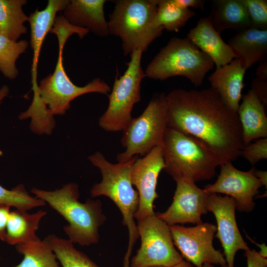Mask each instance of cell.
<instances>
[{
    "instance_id": "25",
    "label": "cell",
    "mask_w": 267,
    "mask_h": 267,
    "mask_svg": "<svg viewBox=\"0 0 267 267\" xmlns=\"http://www.w3.org/2000/svg\"><path fill=\"white\" fill-rule=\"evenodd\" d=\"M15 248L18 253L23 255V259L14 267H61L45 238L16 245Z\"/></svg>"
},
{
    "instance_id": "30",
    "label": "cell",
    "mask_w": 267,
    "mask_h": 267,
    "mask_svg": "<svg viewBox=\"0 0 267 267\" xmlns=\"http://www.w3.org/2000/svg\"><path fill=\"white\" fill-rule=\"evenodd\" d=\"M248 16L250 27L267 30V0H242Z\"/></svg>"
},
{
    "instance_id": "36",
    "label": "cell",
    "mask_w": 267,
    "mask_h": 267,
    "mask_svg": "<svg viewBox=\"0 0 267 267\" xmlns=\"http://www.w3.org/2000/svg\"><path fill=\"white\" fill-rule=\"evenodd\" d=\"M177 6L183 9L189 7L204 9L205 0H172Z\"/></svg>"
},
{
    "instance_id": "2",
    "label": "cell",
    "mask_w": 267,
    "mask_h": 267,
    "mask_svg": "<svg viewBox=\"0 0 267 267\" xmlns=\"http://www.w3.org/2000/svg\"><path fill=\"white\" fill-rule=\"evenodd\" d=\"M31 192L68 222L63 229L73 243L84 246L98 242L99 228L106 220L100 200L89 198L85 203L80 202L78 185L73 182L54 191L34 187Z\"/></svg>"
},
{
    "instance_id": "13",
    "label": "cell",
    "mask_w": 267,
    "mask_h": 267,
    "mask_svg": "<svg viewBox=\"0 0 267 267\" xmlns=\"http://www.w3.org/2000/svg\"><path fill=\"white\" fill-rule=\"evenodd\" d=\"M164 167L162 146L154 147L143 157H138L133 164L131 181L139 196L138 207L134 216L137 221L155 213L153 203L159 197L156 191L158 178Z\"/></svg>"
},
{
    "instance_id": "21",
    "label": "cell",
    "mask_w": 267,
    "mask_h": 267,
    "mask_svg": "<svg viewBox=\"0 0 267 267\" xmlns=\"http://www.w3.org/2000/svg\"><path fill=\"white\" fill-rule=\"evenodd\" d=\"M242 97L237 113L244 143L267 137V117L264 104L251 89Z\"/></svg>"
},
{
    "instance_id": "5",
    "label": "cell",
    "mask_w": 267,
    "mask_h": 267,
    "mask_svg": "<svg viewBox=\"0 0 267 267\" xmlns=\"http://www.w3.org/2000/svg\"><path fill=\"white\" fill-rule=\"evenodd\" d=\"M108 15L109 35L118 37L125 56L140 49L146 51L164 30L155 24L157 0H116Z\"/></svg>"
},
{
    "instance_id": "15",
    "label": "cell",
    "mask_w": 267,
    "mask_h": 267,
    "mask_svg": "<svg viewBox=\"0 0 267 267\" xmlns=\"http://www.w3.org/2000/svg\"><path fill=\"white\" fill-rule=\"evenodd\" d=\"M176 183L172 203L166 211L155 213L156 216L169 226L203 223L201 217L208 212L206 205L210 194L193 182L178 180Z\"/></svg>"
},
{
    "instance_id": "31",
    "label": "cell",
    "mask_w": 267,
    "mask_h": 267,
    "mask_svg": "<svg viewBox=\"0 0 267 267\" xmlns=\"http://www.w3.org/2000/svg\"><path fill=\"white\" fill-rule=\"evenodd\" d=\"M240 156L254 165L262 159L267 158V137L258 139L252 143L245 144Z\"/></svg>"
},
{
    "instance_id": "34",
    "label": "cell",
    "mask_w": 267,
    "mask_h": 267,
    "mask_svg": "<svg viewBox=\"0 0 267 267\" xmlns=\"http://www.w3.org/2000/svg\"><path fill=\"white\" fill-rule=\"evenodd\" d=\"M251 89L264 104L267 105V80L255 78L252 82Z\"/></svg>"
},
{
    "instance_id": "38",
    "label": "cell",
    "mask_w": 267,
    "mask_h": 267,
    "mask_svg": "<svg viewBox=\"0 0 267 267\" xmlns=\"http://www.w3.org/2000/svg\"><path fill=\"white\" fill-rule=\"evenodd\" d=\"M253 173L255 177L258 178L262 182L263 185L266 186L267 189V171H263L259 170H257L254 167Z\"/></svg>"
},
{
    "instance_id": "26",
    "label": "cell",
    "mask_w": 267,
    "mask_h": 267,
    "mask_svg": "<svg viewBox=\"0 0 267 267\" xmlns=\"http://www.w3.org/2000/svg\"><path fill=\"white\" fill-rule=\"evenodd\" d=\"M61 267H100L87 255L77 250L69 239L52 234L45 237Z\"/></svg>"
},
{
    "instance_id": "29",
    "label": "cell",
    "mask_w": 267,
    "mask_h": 267,
    "mask_svg": "<svg viewBox=\"0 0 267 267\" xmlns=\"http://www.w3.org/2000/svg\"><path fill=\"white\" fill-rule=\"evenodd\" d=\"M45 204L42 199L30 195L23 184H19L11 190L0 184V205H6L15 209L27 211L44 206Z\"/></svg>"
},
{
    "instance_id": "33",
    "label": "cell",
    "mask_w": 267,
    "mask_h": 267,
    "mask_svg": "<svg viewBox=\"0 0 267 267\" xmlns=\"http://www.w3.org/2000/svg\"><path fill=\"white\" fill-rule=\"evenodd\" d=\"M247 267H267V259L263 257L255 249L246 251Z\"/></svg>"
},
{
    "instance_id": "41",
    "label": "cell",
    "mask_w": 267,
    "mask_h": 267,
    "mask_svg": "<svg viewBox=\"0 0 267 267\" xmlns=\"http://www.w3.org/2000/svg\"><path fill=\"white\" fill-rule=\"evenodd\" d=\"M202 267H215L213 265L209 264H205L202 266ZM221 267H227V265L221 266Z\"/></svg>"
},
{
    "instance_id": "28",
    "label": "cell",
    "mask_w": 267,
    "mask_h": 267,
    "mask_svg": "<svg viewBox=\"0 0 267 267\" xmlns=\"http://www.w3.org/2000/svg\"><path fill=\"white\" fill-rule=\"evenodd\" d=\"M28 45L26 40L14 42L0 34V72L5 78L13 80L18 75L16 62Z\"/></svg>"
},
{
    "instance_id": "16",
    "label": "cell",
    "mask_w": 267,
    "mask_h": 267,
    "mask_svg": "<svg viewBox=\"0 0 267 267\" xmlns=\"http://www.w3.org/2000/svg\"><path fill=\"white\" fill-rule=\"evenodd\" d=\"M105 0H70L62 16L72 25L84 29L96 36L109 35L104 5Z\"/></svg>"
},
{
    "instance_id": "37",
    "label": "cell",
    "mask_w": 267,
    "mask_h": 267,
    "mask_svg": "<svg viewBox=\"0 0 267 267\" xmlns=\"http://www.w3.org/2000/svg\"><path fill=\"white\" fill-rule=\"evenodd\" d=\"M256 78L267 80V58L260 61V63L256 70Z\"/></svg>"
},
{
    "instance_id": "10",
    "label": "cell",
    "mask_w": 267,
    "mask_h": 267,
    "mask_svg": "<svg viewBox=\"0 0 267 267\" xmlns=\"http://www.w3.org/2000/svg\"><path fill=\"white\" fill-rule=\"evenodd\" d=\"M136 226L141 244L131 267H171L184 260L175 247L169 226L155 213L137 220Z\"/></svg>"
},
{
    "instance_id": "8",
    "label": "cell",
    "mask_w": 267,
    "mask_h": 267,
    "mask_svg": "<svg viewBox=\"0 0 267 267\" xmlns=\"http://www.w3.org/2000/svg\"><path fill=\"white\" fill-rule=\"evenodd\" d=\"M142 53L138 49L131 53L126 71L115 78L108 107L98 119L99 126L107 132L123 131L133 118L132 111L141 99V83L145 77L141 64Z\"/></svg>"
},
{
    "instance_id": "11",
    "label": "cell",
    "mask_w": 267,
    "mask_h": 267,
    "mask_svg": "<svg viewBox=\"0 0 267 267\" xmlns=\"http://www.w3.org/2000/svg\"><path fill=\"white\" fill-rule=\"evenodd\" d=\"M169 227L175 246L187 262L196 267L205 264H226L223 254L213 244L215 225L205 222L192 227L175 224Z\"/></svg>"
},
{
    "instance_id": "1",
    "label": "cell",
    "mask_w": 267,
    "mask_h": 267,
    "mask_svg": "<svg viewBox=\"0 0 267 267\" xmlns=\"http://www.w3.org/2000/svg\"><path fill=\"white\" fill-rule=\"evenodd\" d=\"M166 97L168 127L205 142L216 153L221 165L240 156L245 144L238 114L215 89H177Z\"/></svg>"
},
{
    "instance_id": "14",
    "label": "cell",
    "mask_w": 267,
    "mask_h": 267,
    "mask_svg": "<svg viewBox=\"0 0 267 267\" xmlns=\"http://www.w3.org/2000/svg\"><path fill=\"white\" fill-rule=\"evenodd\" d=\"M221 166L220 175L215 182L207 185L204 189L211 193H223L235 201L236 209L239 212L249 213L253 211L255 203L254 197L263 186L254 174L253 167L248 171L238 170L231 162Z\"/></svg>"
},
{
    "instance_id": "7",
    "label": "cell",
    "mask_w": 267,
    "mask_h": 267,
    "mask_svg": "<svg viewBox=\"0 0 267 267\" xmlns=\"http://www.w3.org/2000/svg\"><path fill=\"white\" fill-rule=\"evenodd\" d=\"M168 103L166 94H153L142 113L133 118L123 131L121 139L125 150L117 154L118 162H124L134 156L143 157L154 147L162 146L167 127Z\"/></svg>"
},
{
    "instance_id": "18",
    "label": "cell",
    "mask_w": 267,
    "mask_h": 267,
    "mask_svg": "<svg viewBox=\"0 0 267 267\" xmlns=\"http://www.w3.org/2000/svg\"><path fill=\"white\" fill-rule=\"evenodd\" d=\"M187 38L208 55L218 68L230 63L236 56L213 28L207 17L201 18L196 26L191 29Z\"/></svg>"
},
{
    "instance_id": "4",
    "label": "cell",
    "mask_w": 267,
    "mask_h": 267,
    "mask_svg": "<svg viewBox=\"0 0 267 267\" xmlns=\"http://www.w3.org/2000/svg\"><path fill=\"white\" fill-rule=\"evenodd\" d=\"M162 147L163 170L176 181L210 179L221 166L216 153L205 142L173 128H167Z\"/></svg>"
},
{
    "instance_id": "27",
    "label": "cell",
    "mask_w": 267,
    "mask_h": 267,
    "mask_svg": "<svg viewBox=\"0 0 267 267\" xmlns=\"http://www.w3.org/2000/svg\"><path fill=\"white\" fill-rule=\"evenodd\" d=\"M157 11L155 24L168 31L178 32L196 12L175 5L172 0H157Z\"/></svg>"
},
{
    "instance_id": "9",
    "label": "cell",
    "mask_w": 267,
    "mask_h": 267,
    "mask_svg": "<svg viewBox=\"0 0 267 267\" xmlns=\"http://www.w3.org/2000/svg\"><path fill=\"white\" fill-rule=\"evenodd\" d=\"M64 45L58 43V57L54 72L42 80L37 89L33 90V98L39 100L52 117L64 114L69 109L71 102L80 95L93 92L108 95L111 91L109 86L99 78L83 87L73 84L63 66Z\"/></svg>"
},
{
    "instance_id": "23",
    "label": "cell",
    "mask_w": 267,
    "mask_h": 267,
    "mask_svg": "<svg viewBox=\"0 0 267 267\" xmlns=\"http://www.w3.org/2000/svg\"><path fill=\"white\" fill-rule=\"evenodd\" d=\"M46 214V212L41 210L34 214L18 209L10 211L6 225L5 242L16 246L39 239L36 231L41 219Z\"/></svg>"
},
{
    "instance_id": "32",
    "label": "cell",
    "mask_w": 267,
    "mask_h": 267,
    "mask_svg": "<svg viewBox=\"0 0 267 267\" xmlns=\"http://www.w3.org/2000/svg\"><path fill=\"white\" fill-rule=\"evenodd\" d=\"M50 32L56 35L57 38H62L67 40L73 34H77L80 39H83L89 31L72 25L62 15H59L56 17Z\"/></svg>"
},
{
    "instance_id": "22",
    "label": "cell",
    "mask_w": 267,
    "mask_h": 267,
    "mask_svg": "<svg viewBox=\"0 0 267 267\" xmlns=\"http://www.w3.org/2000/svg\"><path fill=\"white\" fill-rule=\"evenodd\" d=\"M219 34L231 29L240 30L250 27L246 8L242 0H214L207 17Z\"/></svg>"
},
{
    "instance_id": "12",
    "label": "cell",
    "mask_w": 267,
    "mask_h": 267,
    "mask_svg": "<svg viewBox=\"0 0 267 267\" xmlns=\"http://www.w3.org/2000/svg\"><path fill=\"white\" fill-rule=\"evenodd\" d=\"M206 209L214 214L217 226L215 236L223 249L227 267H234L235 254L239 250H250L239 230L235 218V200L225 195L211 193L206 202Z\"/></svg>"
},
{
    "instance_id": "17",
    "label": "cell",
    "mask_w": 267,
    "mask_h": 267,
    "mask_svg": "<svg viewBox=\"0 0 267 267\" xmlns=\"http://www.w3.org/2000/svg\"><path fill=\"white\" fill-rule=\"evenodd\" d=\"M69 0H49L44 9L39 10L38 8L28 16L31 31L30 44L33 52L31 69L32 88H35L38 85V65L44 40L53 27L57 12L63 11Z\"/></svg>"
},
{
    "instance_id": "20",
    "label": "cell",
    "mask_w": 267,
    "mask_h": 267,
    "mask_svg": "<svg viewBox=\"0 0 267 267\" xmlns=\"http://www.w3.org/2000/svg\"><path fill=\"white\" fill-rule=\"evenodd\" d=\"M227 44L245 70L267 58V30L247 27L238 30Z\"/></svg>"
},
{
    "instance_id": "19",
    "label": "cell",
    "mask_w": 267,
    "mask_h": 267,
    "mask_svg": "<svg viewBox=\"0 0 267 267\" xmlns=\"http://www.w3.org/2000/svg\"><path fill=\"white\" fill-rule=\"evenodd\" d=\"M245 72L236 58L229 64L216 68L208 78L211 87L218 92L225 104L236 112L242 96Z\"/></svg>"
},
{
    "instance_id": "24",
    "label": "cell",
    "mask_w": 267,
    "mask_h": 267,
    "mask_svg": "<svg viewBox=\"0 0 267 267\" xmlns=\"http://www.w3.org/2000/svg\"><path fill=\"white\" fill-rule=\"evenodd\" d=\"M26 0H0V34L9 40L17 42L26 34L27 28L24 23L28 16L24 12L23 6Z\"/></svg>"
},
{
    "instance_id": "3",
    "label": "cell",
    "mask_w": 267,
    "mask_h": 267,
    "mask_svg": "<svg viewBox=\"0 0 267 267\" xmlns=\"http://www.w3.org/2000/svg\"><path fill=\"white\" fill-rule=\"evenodd\" d=\"M138 157L134 156L126 162L113 164L99 151L88 157L89 161L99 168L102 176L101 181L94 184L90 190L91 197L102 195L112 200L123 216V224L127 226L129 230V244L124 267H130L132 250L139 238L134 217L138 207L139 196L131 181L132 167Z\"/></svg>"
},
{
    "instance_id": "40",
    "label": "cell",
    "mask_w": 267,
    "mask_h": 267,
    "mask_svg": "<svg viewBox=\"0 0 267 267\" xmlns=\"http://www.w3.org/2000/svg\"><path fill=\"white\" fill-rule=\"evenodd\" d=\"M153 267H193L191 264L183 260L179 263L171 267L156 266Z\"/></svg>"
},
{
    "instance_id": "6",
    "label": "cell",
    "mask_w": 267,
    "mask_h": 267,
    "mask_svg": "<svg viewBox=\"0 0 267 267\" xmlns=\"http://www.w3.org/2000/svg\"><path fill=\"white\" fill-rule=\"evenodd\" d=\"M214 65L211 58L187 37H173L154 57L144 72L145 77L161 81L182 76L198 87Z\"/></svg>"
},
{
    "instance_id": "39",
    "label": "cell",
    "mask_w": 267,
    "mask_h": 267,
    "mask_svg": "<svg viewBox=\"0 0 267 267\" xmlns=\"http://www.w3.org/2000/svg\"><path fill=\"white\" fill-rule=\"evenodd\" d=\"M9 91V88L4 85L0 89V105L3 100L8 95Z\"/></svg>"
},
{
    "instance_id": "35",
    "label": "cell",
    "mask_w": 267,
    "mask_h": 267,
    "mask_svg": "<svg viewBox=\"0 0 267 267\" xmlns=\"http://www.w3.org/2000/svg\"><path fill=\"white\" fill-rule=\"evenodd\" d=\"M10 206L0 205V239L5 241L6 225L10 214Z\"/></svg>"
}]
</instances>
